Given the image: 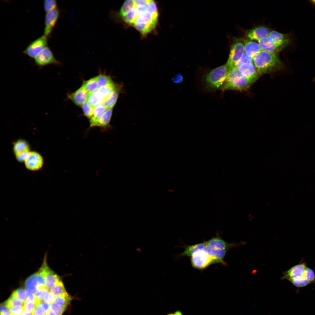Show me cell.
I'll return each mask as SVG.
<instances>
[{"label":"cell","instance_id":"cell-7","mask_svg":"<svg viewBox=\"0 0 315 315\" xmlns=\"http://www.w3.org/2000/svg\"><path fill=\"white\" fill-rule=\"evenodd\" d=\"M245 51L244 43L237 39L231 46L229 57L226 63L229 70L233 68L236 63L241 58Z\"/></svg>","mask_w":315,"mask_h":315},{"label":"cell","instance_id":"cell-9","mask_svg":"<svg viewBox=\"0 0 315 315\" xmlns=\"http://www.w3.org/2000/svg\"><path fill=\"white\" fill-rule=\"evenodd\" d=\"M34 61L35 64L40 67L50 64L59 66L61 64L55 59L53 52L48 46L34 58Z\"/></svg>","mask_w":315,"mask_h":315},{"label":"cell","instance_id":"cell-32","mask_svg":"<svg viewBox=\"0 0 315 315\" xmlns=\"http://www.w3.org/2000/svg\"><path fill=\"white\" fill-rule=\"evenodd\" d=\"M98 88L105 86L113 81L109 76L100 74L96 76Z\"/></svg>","mask_w":315,"mask_h":315},{"label":"cell","instance_id":"cell-3","mask_svg":"<svg viewBox=\"0 0 315 315\" xmlns=\"http://www.w3.org/2000/svg\"><path fill=\"white\" fill-rule=\"evenodd\" d=\"M229 69L226 64L216 67L204 76V82L208 91H215L220 88L225 82Z\"/></svg>","mask_w":315,"mask_h":315},{"label":"cell","instance_id":"cell-18","mask_svg":"<svg viewBox=\"0 0 315 315\" xmlns=\"http://www.w3.org/2000/svg\"><path fill=\"white\" fill-rule=\"evenodd\" d=\"M206 245L212 249H229L232 247L240 245L239 244H230L227 242L219 237L212 238L205 242Z\"/></svg>","mask_w":315,"mask_h":315},{"label":"cell","instance_id":"cell-12","mask_svg":"<svg viewBox=\"0 0 315 315\" xmlns=\"http://www.w3.org/2000/svg\"><path fill=\"white\" fill-rule=\"evenodd\" d=\"M26 167L32 171H36L40 169L43 164V160L41 156L35 151L30 152L25 160Z\"/></svg>","mask_w":315,"mask_h":315},{"label":"cell","instance_id":"cell-15","mask_svg":"<svg viewBox=\"0 0 315 315\" xmlns=\"http://www.w3.org/2000/svg\"><path fill=\"white\" fill-rule=\"evenodd\" d=\"M46 260V257H45L44 259L45 286L50 291V289L60 280L59 276L48 266Z\"/></svg>","mask_w":315,"mask_h":315},{"label":"cell","instance_id":"cell-10","mask_svg":"<svg viewBox=\"0 0 315 315\" xmlns=\"http://www.w3.org/2000/svg\"><path fill=\"white\" fill-rule=\"evenodd\" d=\"M47 38L43 35L31 42L23 53L32 58H35L46 46Z\"/></svg>","mask_w":315,"mask_h":315},{"label":"cell","instance_id":"cell-35","mask_svg":"<svg viewBox=\"0 0 315 315\" xmlns=\"http://www.w3.org/2000/svg\"><path fill=\"white\" fill-rule=\"evenodd\" d=\"M66 308L54 302L50 305V309L55 315H62Z\"/></svg>","mask_w":315,"mask_h":315},{"label":"cell","instance_id":"cell-31","mask_svg":"<svg viewBox=\"0 0 315 315\" xmlns=\"http://www.w3.org/2000/svg\"><path fill=\"white\" fill-rule=\"evenodd\" d=\"M87 101L93 107L103 103V100L94 92L89 94Z\"/></svg>","mask_w":315,"mask_h":315},{"label":"cell","instance_id":"cell-16","mask_svg":"<svg viewBox=\"0 0 315 315\" xmlns=\"http://www.w3.org/2000/svg\"><path fill=\"white\" fill-rule=\"evenodd\" d=\"M258 41L262 50L268 52L276 53L285 47L275 43L268 36Z\"/></svg>","mask_w":315,"mask_h":315},{"label":"cell","instance_id":"cell-40","mask_svg":"<svg viewBox=\"0 0 315 315\" xmlns=\"http://www.w3.org/2000/svg\"><path fill=\"white\" fill-rule=\"evenodd\" d=\"M32 313V315H45L46 312L42 306L38 303Z\"/></svg>","mask_w":315,"mask_h":315},{"label":"cell","instance_id":"cell-14","mask_svg":"<svg viewBox=\"0 0 315 315\" xmlns=\"http://www.w3.org/2000/svg\"><path fill=\"white\" fill-rule=\"evenodd\" d=\"M13 150L16 159L20 162L24 161L30 152L28 144L22 140H19L15 143Z\"/></svg>","mask_w":315,"mask_h":315},{"label":"cell","instance_id":"cell-24","mask_svg":"<svg viewBox=\"0 0 315 315\" xmlns=\"http://www.w3.org/2000/svg\"><path fill=\"white\" fill-rule=\"evenodd\" d=\"M117 84L112 92L104 100L103 103L107 108L112 109L115 105L121 89Z\"/></svg>","mask_w":315,"mask_h":315},{"label":"cell","instance_id":"cell-50","mask_svg":"<svg viewBox=\"0 0 315 315\" xmlns=\"http://www.w3.org/2000/svg\"><path fill=\"white\" fill-rule=\"evenodd\" d=\"M11 315H16V314H11Z\"/></svg>","mask_w":315,"mask_h":315},{"label":"cell","instance_id":"cell-13","mask_svg":"<svg viewBox=\"0 0 315 315\" xmlns=\"http://www.w3.org/2000/svg\"><path fill=\"white\" fill-rule=\"evenodd\" d=\"M238 69L241 75L252 83L257 80L260 75L253 62L244 64Z\"/></svg>","mask_w":315,"mask_h":315},{"label":"cell","instance_id":"cell-43","mask_svg":"<svg viewBox=\"0 0 315 315\" xmlns=\"http://www.w3.org/2000/svg\"><path fill=\"white\" fill-rule=\"evenodd\" d=\"M25 302H35V298L34 293L26 291V297Z\"/></svg>","mask_w":315,"mask_h":315},{"label":"cell","instance_id":"cell-33","mask_svg":"<svg viewBox=\"0 0 315 315\" xmlns=\"http://www.w3.org/2000/svg\"><path fill=\"white\" fill-rule=\"evenodd\" d=\"M3 303L10 308L13 307L15 306L23 307L24 302L20 299L15 298L10 296Z\"/></svg>","mask_w":315,"mask_h":315},{"label":"cell","instance_id":"cell-48","mask_svg":"<svg viewBox=\"0 0 315 315\" xmlns=\"http://www.w3.org/2000/svg\"><path fill=\"white\" fill-rule=\"evenodd\" d=\"M167 315H182V314L179 312L177 311L174 314L171 313L167 314Z\"/></svg>","mask_w":315,"mask_h":315},{"label":"cell","instance_id":"cell-22","mask_svg":"<svg viewBox=\"0 0 315 315\" xmlns=\"http://www.w3.org/2000/svg\"><path fill=\"white\" fill-rule=\"evenodd\" d=\"M268 36L275 43L285 47L288 45L290 42L289 38L287 34L273 31L269 33Z\"/></svg>","mask_w":315,"mask_h":315},{"label":"cell","instance_id":"cell-4","mask_svg":"<svg viewBox=\"0 0 315 315\" xmlns=\"http://www.w3.org/2000/svg\"><path fill=\"white\" fill-rule=\"evenodd\" d=\"M252 84L241 75L238 68L234 67L229 70L226 80L220 89L223 91H243L249 88Z\"/></svg>","mask_w":315,"mask_h":315},{"label":"cell","instance_id":"cell-11","mask_svg":"<svg viewBox=\"0 0 315 315\" xmlns=\"http://www.w3.org/2000/svg\"><path fill=\"white\" fill-rule=\"evenodd\" d=\"M60 11L57 7L47 13L45 19L43 36L49 38L59 17Z\"/></svg>","mask_w":315,"mask_h":315},{"label":"cell","instance_id":"cell-23","mask_svg":"<svg viewBox=\"0 0 315 315\" xmlns=\"http://www.w3.org/2000/svg\"><path fill=\"white\" fill-rule=\"evenodd\" d=\"M245 51L246 54L253 57L262 50L259 44L250 40L244 41Z\"/></svg>","mask_w":315,"mask_h":315},{"label":"cell","instance_id":"cell-29","mask_svg":"<svg viewBox=\"0 0 315 315\" xmlns=\"http://www.w3.org/2000/svg\"><path fill=\"white\" fill-rule=\"evenodd\" d=\"M50 291L55 296L63 295L67 293L61 280L50 289Z\"/></svg>","mask_w":315,"mask_h":315},{"label":"cell","instance_id":"cell-27","mask_svg":"<svg viewBox=\"0 0 315 315\" xmlns=\"http://www.w3.org/2000/svg\"><path fill=\"white\" fill-rule=\"evenodd\" d=\"M228 249H218L211 248L208 253L217 260L219 263H222L224 265H226L223 260V259Z\"/></svg>","mask_w":315,"mask_h":315},{"label":"cell","instance_id":"cell-5","mask_svg":"<svg viewBox=\"0 0 315 315\" xmlns=\"http://www.w3.org/2000/svg\"><path fill=\"white\" fill-rule=\"evenodd\" d=\"M44 270V266L42 264L37 272L27 279L24 284L26 291L34 293L38 289L46 287Z\"/></svg>","mask_w":315,"mask_h":315},{"label":"cell","instance_id":"cell-25","mask_svg":"<svg viewBox=\"0 0 315 315\" xmlns=\"http://www.w3.org/2000/svg\"><path fill=\"white\" fill-rule=\"evenodd\" d=\"M117 84L112 81L106 85L98 88L94 92L103 101L112 92Z\"/></svg>","mask_w":315,"mask_h":315},{"label":"cell","instance_id":"cell-37","mask_svg":"<svg viewBox=\"0 0 315 315\" xmlns=\"http://www.w3.org/2000/svg\"><path fill=\"white\" fill-rule=\"evenodd\" d=\"M94 108L88 101L86 102L82 106L84 115L89 119L92 115Z\"/></svg>","mask_w":315,"mask_h":315},{"label":"cell","instance_id":"cell-34","mask_svg":"<svg viewBox=\"0 0 315 315\" xmlns=\"http://www.w3.org/2000/svg\"><path fill=\"white\" fill-rule=\"evenodd\" d=\"M253 62V58L248 56L244 52L241 58L235 64L234 67L239 68L242 65Z\"/></svg>","mask_w":315,"mask_h":315},{"label":"cell","instance_id":"cell-1","mask_svg":"<svg viewBox=\"0 0 315 315\" xmlns=\"http://www.w3.org/2000/svg\"><path fill=\"white\" fill-rule=\"evenodd\" d=\"M110 15L121 19L145 36L156 28L159 11L153 0H128L124 2L118 12L112 11Z\"/></svg>","mask_w":315,"mask_h":315},{"label":"cell","instance_id":"cell-36","mask_svg":"<svg viewBox=\"0 0 315 315\" xmlns=\"http://www.w3.org/2000/svg\"><path fill=\"white\" fill-rule=\"evenodd\" d=\"M26 290L20 288L15 290L12 294L11 296L20 299L24 302L26 299Z\"/></svg>","mask_w":315,"mask_h":315},{"label":"cell","instance_id":"cell-38","mask_svg":"<svg viewBox=\"0 0 315 315\" xmlns=\"http://www.w3.org/2000/svg\"><path fill=\"white\" fill-rule=\"evenodd\" d=\"M45 11L47 13L57 8V3L55 0H45L43 3Z\"/></svg>","mask_w":315,"mask_h":315},{"label":"cell","instance_id":"cell-2","mask_svg":"<svg viewBox=\"0 0 315 315\" xmlns=\"http://www.w3.org/2000/svg\"><path fill=\"white\" fill-rule=\"evenodd\" d=\"M253 59L260 75L272 73L283 68V63L276 53L262 50Z\"/></svg>","mask_w":315,"mask_h":315},{"label":"cell","instance_id":"cell-21","mask_svg":"<svg viewBox=\"0 0 315 315\" xmlns=\"http://www.w3.org/2000/svg\"><path fill=\"white\" fill-rule=\"evenodd\" d=\"M107 108L103 103L94 108L92 115L89 119L90 126L89 129L94 127L98 120L104 113Z\"/></svg>","mask_w":315,"mask_h":315},{"label":"cell","instance_id":"cell-41","mask_svg":"<svg viewBox=\"0 0 315 315\" xmlns=\"http://www.w3.org/2000/svg\"><path fill=\"white\" fill-rule=\"evenodd\" d=\"M0 315H11L10 308L3 303L0 305Z\"/></svg>","mask_w":315,"mask_h":315},{"label":"cell","instance_id":"cell-42","mask_svg":"<svg viewBox=\"0 0 315 315\" xmlns=\"http://www.w3.org/2000/svg\"><path fill=\"white\" fill-rule=\"evenodd\" d=\"M10 310L12 314L20 315L24 310L23 306H15L10 308Z\"/></svg>","mask_w":315,"mask_h":315},{"label":"cell","instance_id":"cell-26","mask_svg":"<svg viewBox=\"0 0 315 315\" xmlns=\"http://www.w3.org/2000/svg\"><path fill=\"white\" fill-rule=\"evenodd\" d=\"M206 245V243L205 242L193 245L188 246L185 248V251L183 253L178 254V256L191 257L198 251L204 250Z\"/></svg>","mask_w":315,"mask_h":315},{"label":"cell","instance_id":"cell-45","mask_svg":"<svg viewBox=\"0 0 315 315\" xmlns=\"http://www.w3.org/2000/svg\"><path fill=\"white\" fill-rule=\"evenodd\" d=\"M44 309L46 313L50 309V305L49 304L44 302H42L39 303Z\"/></svg>","mask_w":315,"mask_h":315},{"label":"cell","instance_id":"cell-20","mask_svg":"<svg viewBox=\"0 0 315 315\" xmlns=\"http://www.w3.org/2000/svg\"><path fill=\"white\" fill-rule=\"evenodd\" d=\"M270 32L269 30L267 28L264 26H259L249 31L246 35L249 39L258 41L268 36Z\"/></svg>","mask_w":315,"mask_h":315},{"label":"cell","instance_id":"cell-49","mask_svg":"<svg viewBox=\"0 0 315 315\" xmlns=\"http://www.w3.org/2000/svg\"><path fill=\"white\" fill-rule=\"evenodd\" d=\"M310 2L312 3L313 4L315 5V0H310Z\"/></svg>","mask_w":315,"mask_h":315},{"label":"cell","instance_id":"cell-28","mask_svg":"<svg viewBox=\"0 0 315 315\" xmlns=\"http://www.w3.org/2000/svg\"><path fill=\"white\" fill-rule=\"evenodd\" d=\"M82 86L89 94L93 92L98 88L97 77L84 81Z\"/></svg>","mask_w":315,"mask_h":315},{"label":"cell","instance_id":"cell-47","mask_svg":"<svg viewBox=\"0 0 315 315\" xmlns=\"http://www.w3.org/2000/svg\"><path fill=\"white\" fill-rule=\"evenodd\" d=\"M45 315H55L50 309L45 314Z\"/></svg>","mask_w":315,"mask_h":315},{"label":"cell","instance_id":"cell-30","mask_svg":"<svg viewBox=\"0 0 315 315\" xmlns=\"http://www.w3.org/2000/svg\"><path fill=\"white\" fill-rule=\"evenodd\" d=\"M71 300V297L67 293L64 295L55 296L54 302L66 308Z\"/></svg>","mask_w":315,"mask_h":315},{"label":"cell","instance_id":"cell-46","mask_svg":"<svg viewBox=\"0 0 315 315\" xmlns=\"http://www.w3.org/2000/svg\"><path fill=\"white\" fill-rule=\"evenodd\" d=\"M20 315H32V312L24 310Z\"/></svg>","mask_w":315,"mask_h":315},{"label":"cell","instance_id":"cell-6","mask_svg":"<svg viewBox=\"0 0 315 315\" xmlns=\"http://www.w3.org/2000/svg\"><path fill=\"white\" fill-rule=\"evenodd\" d=\"M191 262L194 267L198 269L204 268L211 264L219 263L204 250L199 251L194 254L191 256Z\"/></svg>","mask_w":315,"mask_h":315},{"label":"cell","instance_id":"cell-8","mask_svg":"<svg viewBox=\"0 0 315 315\" xmlns=\"http://www.w3.org/2000/svg\"><path fill=\"white\" fill-rule=\"evenodd\" d=\"M307 267L304 263L296 265L284 272L282 278L286 279L290 282L301 279H308L306 273Z\"/></svg>","mask_w":315,"mask_h":315},{"label":"cell","instance_id":"cell-39","mask_svg":"<svg viewBox=\"0 0 315 315\" xmlns=\"http://www.w3.org/2000/svg\"><path fill=\"white\" fill-rule=\"evenodd\" d=\"M36 306V303L32 302H24L23 307L24 310L32 313Z\"/></svg>","mask_w":315,"mask_h":315},{"label":"cell","instance_id":"cell-17","mask_svg":"<svg viewBox=\"0 0 315 315\" xmlns=\"http://www.w3.org/2000/svg\"><path fill=\"white\" fill-rule=\"evenodd\" d=\"M89 93L82 86L74 92L69 94V98L76 105L82 106L87 101Z\"/></svg>","mask_w":315,"mask_h":315},{"label":"cell","instance_id":"cell-44","mask_svg":"<svg viewBox=\"0 0 315 315\" xmlns=\"http://www.w3.org/2000/svg\"><path fill=\"white\" fill-rule=\"evenodd\" d=\"M183 79L182 75L180 74L175 75L172 78L173 82L176 84L181 83L183 81Z\"/></svg>","mask_w":315,"mask_h":315},{"label":"cell","instance_id":"cell-19","mask_svg":"<svg viewBox=\"0 0 315 315\" xmlns=\"http://www.w3.org/2000/svg\"><path fill=\"white\" fill-rule=\"evenodd\" d=\"M112 114V109L107 108L96 123L95 127L100 128L102 132H105L112 127L110 122Z\"/></svg>","mask_w":315,"mask_h":315}]
</instances>
